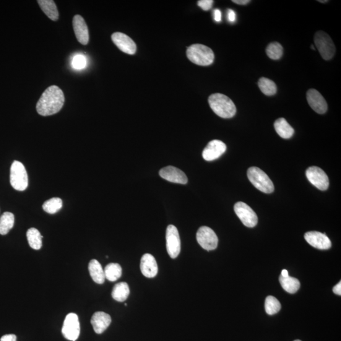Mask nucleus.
Wrapping results in <instances>:
<instances>
[{"label": "nucleus", "instance_id": "obj_34", "mask_svg": "<svg viewBox=\"0 0 341 341\" xmlns=\"http://www.w3.org/2000/svg\"><path fill=\"white\" fill-rule=\"evenodd\" d=\"M236 15L235 11L231 9L228 10V20L230 22H235L236 21Z\"/></svg>", "mask_w": 341, "mask_h": 341}, {"label": "nucleus", "instance_id": "obj_15", "mask_svg": "<svg viewBox=\"0 0 341 341\" xmlns=\"http://www.w3.org/2000/svg\"><path fill=\"white\" fill-rule=\"evenodd\" d=\"M161 178L172 183L185 184L188 183V178L184 172L174 166H167L160 171Z\"/></svg>", "mask_w": 341, "mask_h": 341}, {"label": "nucleus", "instance_id": "obj_38", "mask_svg": "<svg viewBox=\"0 0 341 341\" xmlns=\"http://www.w3.org/2000/svg\"><path fill=\"white\" fill-rule=\"evenodd\" d=\"M233 2L236 4L244 5L249 4L251 1L250 0H233Z\"/></svg>", "mask_w": 341, "mask_h": 341}, {"label": "nucleus", "instance_id": "obj_11", "mask_svg": "<svg viewBox=\"0 0 341 341\" xmlns=\"http://www.w3.org/2000/svg\"><path fill=\"white\" fill-rule=\"evenodd\" d=\"M306 176L308 181L320 191H326L329 188V178L321 168L317 166H312L307 169Z\"/></svg>", "mask_w": 341, "mask_h": 341}, {"label": "nucleus", "instance_id": "obj_19", "mask_svg": "<svg viewBox=\"0 0 341 341\" xmlns=\"http://www.w3.org/2000/svg\"><path fill=\"white\" fill-rule=\"evenodd\" d=\"M90 323L96 334H101L110 325L111 316L105 312H97L93 315Z\"/></svg>", "mask_w": 341, "mask_h": 341}, {"label": "nucleus", "instance_id": "obj_27", "mask_svg": "<svg viewBox=\"0 0 341 341\" xmlns=\"http://www.w3.org/2000/svg\"><path fill=\"white\" fill-rule=\"evenodd\" d=\"M27 238L31 248L38 251L42 247L43 236L37 229H29L27 232Z\"/></svg>", "mask_w": 341, "mask_h": 341}, {"label": "nucleus", "instance_id": "obj_25", "mask_svg": "<svg viewBox=\"0 0 341 341\" xmlns=\"http://www.w3.org/2000/svg\"><path fill=\"white\" fill-rule=\"evenodd\" d=\"M280 282L283 288L286 292L291 294H294L299 290L300 288V283L297 278L295 277L288 276V277H280Z\"/></svg>", "mask_w": 341, "mask_h": 341}, {"label": "nucleus", "instance_id": "obj_21", "mask_svg": "<svg viewBox=\"0 0 341 341\" xmlns=\"http://www.w3.org/2000/svg\"><path fill=\"white\" fill-rule=\"evenodd\" d=\"M274 128L277 134L285 139H290L295 133L293 127L283 118H278L275 121Z\"/></svg>", "mask_w": 341, "mask_h": 341}, {"label": "nucleus", "instance_id": "obj_35", "mask_svg": "<svg viewBox=\"0 0 341 341\" xmlns=\"http://www.w3.org/2000/svg\"><path fill=\"white\" fill-rule=\"evenodd\" d=\"M0 341H17V336L14 334L5 335L2 337Z\"/></svg>", "mask_w": 341, "mask_h": 341}, {"label": "nucleus", "instance_id": "obj_20", "mask_svg": "<svg viewBox=\"0 0 341 341\" xmlns=\"http://www.w3.org/2000/svg\"><path fill=\"white\" fill-rule=\"evenodd\" d=\"M88 270L91 277L96 283L102 285L105 281V271L97 260H90L88 264Z\"/></svg>", "mask_w": 341, "mask_h": 341}, {"label": "nucleus", "instance_id": "obj_26", "mask_svg": "<svg viewBox=\"0 0 341 341\" xmlns=\"http://www.w3.org/2000/svg\"><path fill=\"white\" fill-rule=\"evenodd\" d=\"M105 278L111 282H114L121 276V265L116 263H111L107 265L105 270Z\"/></svg>", "mask_w": 341, "mask_h": 341}, {"label": "nucleus", "instance_id": "obj_17", "mask_svg": "<svg viewBox=\"0 0 341 341\" xmlns=\"http://www.w3.org/2000/svg\"><path fill=\"white\" fill-rule=\"evenodd\" d=\"M73 27L77 41L83 45H87L89 41V34L84 18L80 15H75L73 19Z\"/></svg>", "mask_w": 341, "mask_h": 341}, {"label": "nucleus", "instance_id": "obj_14", "mask_svg": "<svg viewBox=\"0 0 341 341\" xmlns=\"http://www.w3.org/2000/svg\"><path fill=\"white\" fill-rule=\"evenodd\" d=\"M226 145L219 140H213L207 144L203 150V158L205 161H212L217 160L226 152Z\"/></svg>", "mask_w": 341, "mask_h": 341}, {"label": "nucleus", "instance_id": "obj_18", "mask_svg": "<svg viewBox=\"0 0 341 341\" xmlns=\"http://www.w3.org/2000/svg\"><path fill=\"white\" fill-rule=\"evenodd\" d=\"M140 270L142 274L147 278L154 277L158 272L157 262L152 255L145 254L140 260Z\"/></svg>", "mask_w": 341, "mask_h": 341}, {"label": "nucleus", "instance_id": "obj_16", "mask_svg": "<svg viewBox=\"0 0 341 341\" xmlns=\"http://www.w3.org/2000/svg\"><path fill=\"white\" fill-rule=\"evenodd\" d=\"M307 101L316 113L324 114L327 111V104L326 101L319 91L314 88L308 90L306 94Z\"/></svg>", "mask_w": 341, "mask_h": 341}, {"label": "nucleus", "instance_id": "obj_23", "mask_svg": "<svg viewBox=\"0 0 341 341\" xmlns=\"http://www.w3.org/2000/svg\"><path fill=\"white\" fill-rule=\"evenodd\" d=\"M130 295V288L128 284L121 282L116 284L112 291V297L118 302L127 300Z\"/></svg>", "mask_w": 341, "mask_h": 341}, {"label": "nucleus", "instance_id": "obj_4", "mask_svg": "<svg viewBox=\"0 0 341 341\" xmlns=\"http://www.w3.org/2000/svg\"><path fill=\"white\" fill-rule=\"evenodd\" d=\"M247 176L253 185L259 191L271 194L274 191V184L267 174L257 167L250 168Z\"/></svg>", "mask_w": 341, "mask_h": 341}, {"label": "nucleus", "instance_id": "obj_24", "mask_svg": "<svg viewBox=\"0 0 341 341\" xmlns=\"http://www.w3.org/2000/svg\"><path fill=\"white\" fill-rule=\"evenodd\" d=\"M14 215L12 213L6 212L3 213L0 218V235H6L14 227Z\"/></svg>", "mask_w": 341, "mask_h": 341}, {"label": "nucleus", "instance_id": "obj_10", "mask_svg": "<svg viewBox=\"0 0 341 341\" xmlns=\"http://www.w3.org/2000/svg\"><path fill=\"white\" fill-rule=\"evenodd\" d=\"M80 332V323L77 315L74 313L68 314L62 328L64 336L68 340L75 341L79 338Z\"/></svg>", "mask_w": 341, "mask_h": 341}, {"label": "nucleus", "instance_id": "obj_12", "mask_svg": "<svg viewBox=\"0 0 341 341\" xmlns=\"http://www.w3.org/2000/svg\"><path fill=\"white\" fill-rule=\"evenodd\" d=\"M111 39L114 44L123 53L129 54L136 53V44L126 34L114 33L112 35Z\"/></svg>", "mask_w": 341, "mask_h": 341}, {"label": "nucleus", "instance_id": "obj_6", "mask_svg": "<svg viewBox=\"0 0 341 341\" xmlns=\"http://www.w3.org/2000/svg\"><path fill=\"white\" fill-rule=\"evenodd\" d=\"M315 44L323 58L329 60L334 57L335 47L330 36L324 31H319L314 38Z\"/></svg>", "mask_w": 341, "mask_h": 341}, {"label": "nucleus", "instance_id": "obj_40", "mask_svg": "<svg viewBox=\"0 0 341 341\" xmlns=\"http://www.w3.org/2000/svg\"><path fill=\"white\" fill-rule=\"evenodd\" d=\"M328 1H320V0H319V2L322 3V4H324V3H326Z\"/></svg>", "mask_w": 341, "mask_h": 341}, {"label": "nucleus", "instance_id": "obj_22", "mask_svg": "<svg viewBox=\"0 0 341 341\" xmlns=\"http://www.w3.org/2000/svg\"><path fill=\"white\" fill-rule=\"evenodd\" d=\"M41 10L47 17L53 21H56L59 18V13L55 3L52 0H39L38 1Z\"/></svg>", "mask_w": 341, "mask_h": 341}, {"label": "nucleus", "instance_id": "obj_2", "mask_svg": "<svg viewBox=\"0 0 341 341\" xmlns=\"http://www.w3.org/2000/svg\"><path fill=\"white\" fill-rule=\"evenodd\" d=\"M209 103L212 111L223 118H231L235 115L236 108L233 101L223 94L215 93L210 96Z\"/></svg>", "mask_w": 341, "mask_h": 341}, {"label": "nucleus", "instance_id": "obj_13", "mask_svg": "<svg viewBox=\"0 0 341 341\" xmlns=\"http://www.w3.org/2000/svg\"><path fill=\"white\" fill-rule=\"evenodd\" d=\"M304 239L311 246L319 250H328L332 246L329 237L318 231H309L304 235Z\"/></svg>", "mask_w": 341, "mask_h": 341}, {"label": "nucleus", "instance_id": "obj_28", "mask_svg": "<svg viewBox=\"0 0 341 341\" xmlns=\"http://www.w3.org/2000/svg\"><path fill=\"white\" fill-rule=\"evenodd\" d=\"M258 85H259L260 90L265 95L271 96L277 92V86L275 82L267 78L262 77L260 79Z\"/></svg>", "mask_w": 341, "mask_h": 341}, {"label": "nucleus", "instance_id": "obj_32", "mask_svg": "<svg viewBox=\"0 0 341 341\" xmlns=\"http://www.w3.org/2000/svg\"><path fill=\"white\" fill-rule=\"evenodd\" d=\"M87 64L85 57L82 54H77L73 58L72 67L76 70H82L84 69Z\"/></svg>", "mask_w": 341, "mask_h": 341}, {"label": "nucleus", "instance_id": "obj_36", "mask_svg": "<svg viewBox=\"0 0 341 341\" xmlns=\"http://www.w3.org/2000/svg\"><path fill=\"white\" fill-rule=\"evenodd\" d=\"M221 17H222V15H221L220 10L219 9L214 10V11H213V18H214L215 21L220 22L221 21Z\"/></svg>", "mask_w": 341, "mask_h": 341}, {"label": "nucleus", "instance_id": "obj_39", "mask_svg": "<svg viewBox=\"0 0 341 341\" xmlns=\"http://www.w3.org/2000/svg\"><path fill=\"white\" fill-rule=\"evenodd\" d=\"M281 276L283 277H288L289 276V274L287 270H283L282 272H281Z\"/></svg>", "mask_w": 341, "mask_h": 341}, {"label": "nucleus", "instance_id": "obj_7", "mask_svg": "<svg viewBox=\"0 0 341 341\" xmlns=\"http://www.w3.org/2000/svg\"><path fill=\"white\" fill-rule=\"evenodd\" d=\"M166 249L171 259H176L181 251V240L178 229L174 225H169L166 234Z\"/></svg>", "mask_w": 341, "mask_h": 341}, {"label": "nucleus", "instance_id": "obj_31", "mask_svg": "<svg viewBox=\"0 0 341 341\" xmlns=\"http://www.w3.org/2000/svg\"><path fill=\"white\" fill-rule=\"evenodd\" d=\"M267 55L274 60L280 59L283 54V48L280 43H271L268 45L266 49Z\"/></svg>", "mask_w": 341, "mask_h": 341}, {"label": "nucleus", "instance_id": "obj_29", "mask_svg": "<svg viewBox=\"0 0 341 341\" xmlns=\"http://www.w3.org/2000/svg\"><path fill=\"white\" fill-rule=\"evenodd\" d=\"M63 206V202L59 198H52V199L47 200L43 205V209L47 213L53 214L58 212Z\"/></svg>", "mask_w": 341, "mask_h": 341}, {"label": "nucleus", "instance_id": "obj_37", "mask_svg": "<svg viewBox=\"0 0 341 341\" xmlns=\"http://www.w3.org/2000/svg\"><path fill=\"white\" fill-rule=\"evenodd\" d=\"M333 292L335 294H336L337 295H341V282L335 285L334 288H333Z\"/></svg>", "mask_w": 341, "mask_h": 341}, {"label": "nucleus", "instance_id": "obj_8", "mask_svg": "<svg viewBox=\"0 0 341 341\" xmlns=\"http://www.w3.org/2000/svg\"><path fill=\"white\" fill-rule=\"evenodd\" d=\"M197 240L203 249L213 251L218 247V238L214 231L207 226H202L197 233Z\"/></svg>", "mask_w": 341, "mask_h": 341}, {"label": "nucleus", "instance_id": "obj_1", "mask_svg": "<svg viewBox=\"0 0 341 341\" xmlns=\"http://www.w3.org/2000/svg\"><path fill=\"white\" fill-rule=\"evenodd\" d=\"M64 103L63 91L58 86L52 85L43 93L36 105V110L41 116L53 115L61 110Z\"/></svg>", "mask_w": 341, "mask_h": 341}, {"label": "nucleus", "instance_id": "obj_33", "mask_svg": "<svg viewBox=\"0 0 341 341\" xmlns=\"http://www.w3.org/2000/svg\"><path fill=\"white\" fill-rule=\"evenodd\" d=\"M213 1L212 0H200L198 2V5L205 11H207L211 9Z\"/></svg>", "mask_w": 341, "mask_h": 341}, {"label": "nucleus", "instance_id": "obj_30", "mask_svg": "<svg viewBox=\"0 0 341 341\" xmlns=\"http://www.w3.org/2000/svg\"><path fill=\"white\" fill-rule=\"evenodd\" d=\"M281 305L276 298L272 296H267L265 301V312L268 315L272 316L280 311Z\"/></svg>", "mask_w": 341, "mask_h": 341}, {"label": "nucleus", "instance_id": "obj_3", "mask_svg": "<svg viewBox=\"0 0 341 341\" xmlns=\"http://www.w3.org/2000/svg\"><path fill=\"white\" fill-rule=\"evenodd\" d=\"M187 55L192 63L200 66L211 65L214 59V54L211 49L203 44H195L190 46Z\"/></svg>", "mask_w": 341, "mask_h": 341}, {"label": "nucleus", "instance_id": "obj_9", "mask_svg": "<svg viewBox=\"0 0 341 341\" xmlns=\"http://www.w3.org/2000/svg\"><path fill=\"white\" fill-rule=\"evenodd\" d=\"M234 210L242 223L246 227L254 228L257 225L258 217L256 213L245 203H236Z\"/></svg>", "mask_w": 341, "mask_h": 341}, {"label": "nucleus", "instance_id": "obj_41", "mask_svg": "<svg viewBox=\"0 0 341 341\" xmlns=\"http://www.w3.org/2000/svg\"><path fill=\"white\" fill-rule=\"evenodd\" d=\"M311 47H312V49H314V50H315L314 46L313 45H312Z\"/></svg>", "mask_w": 341, "mask_h": 341}, {"label": "nucleus", "instance_id": "obj_42", "mask_svg": "<svg viewBox=\"0 0 341 341\" xmlns=\"http://www.w3.org/2000/svg\"><path fill=\"white\" fill-rule=\"evenodd\" d=\"M295 341H301V340H295Z\"/></svg>", "mask_w": 341, "mask_h": 341}, {"label": "nucleus", "instance_id": "obj_5", "mask_svg": "<svg viewBox=\"0 0 341 341\" xmlns=\"http://www.w3.org/2000/svg\"><path fill=\"white\" fill-rule=\"evenodd\" d=\"M10 183L18 191H25L28 187V175L25 166L19 161H15L10 168Z\"/></svg>", "mask_w": 341, "mask_h": 341}]
</instances>
